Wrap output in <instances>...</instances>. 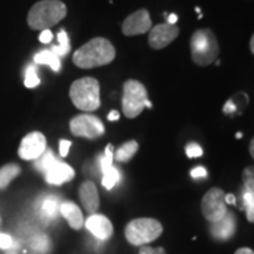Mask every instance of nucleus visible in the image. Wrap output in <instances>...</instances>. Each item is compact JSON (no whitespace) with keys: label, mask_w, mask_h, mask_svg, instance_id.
<instances>
[{"label":"nucleus","mask_w":254,"mask_h":254,"mask_svg":"<svg viewBox=\"0 0 254 254\" xmlns=\"http://www.w3.org/2000/svg\"><path fill=\"white\" fill-rule=\"evenodd\" d=\"M116 58V49L105 38H93L73 55V63L79 68H94L109 65Z\"/></svg>","instance_id":"obj_1"},{"label":"nucleus","mask_w":254,"mask_h":254,"mask_svg":"<svg viewBox=\"0 0 254 254\" xmlns=\"http://www.w3.org/2000/svg\"><path fill=\"white\" fill-rule=\"evenodd\" d=\"M67 14L62 0H40L32 6L27 14V24L34 31L50 30Z\"/></svg>","instance_id":"obj_2"},{"label":"nucleus","mask_w":254,"mask_h":254,"mask_svg":"<svg viewBox=\"0 0 254 254\" xmlns=\"http://www.w3.org/2000/svg\"><path fill=\"white\" fill-rule=\"evenodd\" d=\"M69 98L77 109L93 112L100 107L99 81L91 77L78 79L69 87Z\"/></svg>","instance_id":"obj_3"},{"label":"nucleus","mask_w":254,"mask_h":254,"mask_svg":"<svg viewBox=\"0 0 254 254\" xmlns=\"http://www.w3.org/2000/svg\"><path fill=\"white\" fill-rule=\"evenodd\" d=\"M190 53L193 63L198 66H208L218 59L220 49L214 33L209 28L195 31L190 38Z\"/></svg>","instance_id":"obj_4"},{"label":"nucleus","mask_w":254,"mask_h":254,"mask_svg":"<svg viewBox=\"0 0 254 254\" xmlns=\"http://www.w3.org/2000/svg\"><path fill=\"white\" fill-rule=\"evenodd\" d=\"M163 233V225L153 218H138L129 221L125 227V237L129 244L142 246L150 244Z\"/></svg>","instance_id":"obj_5"},{"label":"nucleus","mask_w":254,"mask_h":254,"mask_svg":"<svg viewBox=\"0 0 254 254\" xmlns=\"http://www.w3.org/2000/svg\"><path fill=\"white\" fill-rule=\"evenodd\" d=\"M147 100V90L140 81L127 80L124 84L123 112L127 118L138 117L144 111Z\"/></svg>","instance_id":"obj_6"},{"label":"nucleus","mask_w":254,"mask_h":254,"mask_svg":"<svg viewBox=\"0 0 254 254\" xmlns=\"http://www.w3.org/2000/svg\"><path fill=\"white\" fill-rule=\"evenodd\" d=\"M225 192L221 189L213 187L204 195L201 201V212L206 220L212 224L217 222L227 213V206L225 201Z\"/></svg>","instance_id":"obj_7"},{"label":"nucleus","mask_w":254,"mask_h":254,"mask_svg":"<svg viewBox=\"0 0 254 254\" xmlns=\"http://www.w3.org/2000/svg\"><path fill=\"white\" fill-rule=\"evenodd\" d=\"M69 129L74 136L95 139L105 133V126L98 117L92 114H80L69 122Z\"/></svg>","instance_id":"obj_8"},{"label":"nucleus","mask_w":254,"mask_h":254,"mask_svg":"<svg viewBox=\"0 0 254 254\" xmlns=\"http://www.w3.org/2000/svg\"><path fill=\"white\" fill-rule=\"evenodd\" d=\"M45 135L40 132H31L26 136H24L23 140H21L18 154L24 160H36L45 152Z\"/></svg>","instance_id":"obj_9"},{"label":"nucleus","mask_w":254,"mask_h":254,"mask_svg":"<svg viewBox=\"0 0 254 254\" xmlns=\"http://www.w3.org/2000/svg\"><path fill=\"white\" fill-rule=\"evenodd\" d=\"M152 28V20L147 9L141 8L133 12L123 23V33L127 37L144 34Z\"/></svg>","instance_id":"obj_10"},{"label":"nucleus","mask_w":254,"mask_h":254,"mask_svg":"<svg viewBox=\"0 0 254 254\" xmlns=\"http://www.w3.org/2000/svg\"><path fill=\"white\" fill-rule=\"evenodd\" d=\"M179 36V27L177 25L158 24L151 28L148 44L152 49L161 50L170 45Z\"/></svg>","instance_id":"obj_11"},{"label":"nucleus","mask_w":254,"mask_h":254,"mask_svg":"<svg viewBox=\"0 0 254 254\" xmlns=\"http://www.w3.org/2000/svg\"><path fill=\"white\" fill-rule=\"evenodd\" d=\"M74 170L69 165L62 163L58 159L47 168L45 172L46 182L51 185H63V184L71 182L74 178Z\"/></svg>","instance_id":"obj_12"},{"label":"nucleus","mask_w":254,"mask_h":254,"mask_svg":"<svg viewBox=\"0 0 254 254\" xmlns=\"http://www.w3.org/2000/svg\"><path fill=\"white\" fill-rule=\"evenodd\" d=\"M86 228L100 240L110 239L113 234L112 222L103 214H92L86 221Z\"/></svg>","instance_id":"obj_13"},{"label":"nucleus","mask_w":254,"mask_h":254,"mask_svg":"<svg viewBox=\"0 0 254 254\" xmlns=\"http://www.w3.org/2000/svg\"><path fill=\"white\" fill-rule=\"evenodd\" d=\"M79 198L84 208L86 209L88 214H95L99 209L100 199L98 194L97 186L93 182H85L81 184L80 189H79Z\"/></svg>","instance_id":"obj_14"},{"label":"nucleus","mask_w":254,"mask_h":254,"mask_svg":"<svg viewBox=\"0 0 254 254\" xmlns=\"http://www.w3.org/2000/svg\"><path fill=\"white\" fill-rule=\"evenodd\" d=\"M236 227V217H234V214L232 212H227L224 218L212 225L211 232L213 234V237L217 238V239L227 240L234 234Z\"/></svg>","instance_id":"obj_15"},{"label":"nucleus","mask_w":254,"mask_h":254,"mask_svg":"<svg viewBox=\"0 0 254 254\" xmlns=\"http://www.w3.org/2000/svg\"><path fill=\"white\" fill-rule=\"evenodd\" d=\"M59 212L62 213L63 217L67 220L68 225L73 228V230H80L82 224H84V217H82V213L80 208H79V206L71 201L63 202V204L59 206Z\"/></svg>","instance_id":"obj_16"},{"label":"nucleus","mask_w":254,"mask_h":254,"mask_svg":"<svg viewBox=\"0 0 254 254\" xmlns=\"http://www.w3.org/2000/svg\"><path fill=\"white\" fill-rule=\"evenodd\" d=\"M138 148L139 145L135 140L127 141L116 151V153L113 154V159H116L119 163H127L134 157V154L138 152Z\"/></svg>","instance_id":"obj_17"},{"label":"nucleus","mask_w":254,"mask_h":254,"mask_svg":"<svg viewBox=\"0 0 254 254\" xmlns=\"http://www.w3.org/2000/svg\"><path fill=\"white\" fill-rule=\"evenodd\" d=\"M34 63L40 64V65L50 66V67L56 72H58L60 67H62L60 58H58L55 53L51 52L49 50L41 51V52L37 53V55L34 56Z\"/></svg>","instance_id":"obj_18"},{"label":"nucleus","mask_w":254,"mask_h":254,"mask_svg":"<svg viewBox=\"0 0 254 254\" xmlns=\"http://www.w3.org/2000/svg\"><path fill=\"white\" fill-rule=\"evenodd\" d=\"M20 172L21 168L17 164H7L0 168V190H5Z\"/></svg>","instance_id":"obj_19"},{"label":"nucleus","mask_w":254,"mask_h":254,"mask_svg":"<svg viewBox=\"0 0 254 254\" xmlns=\"http://www.w3.org/2000/svg\"><path fill=\"white\" fill-rule=\"evenodd\" d=\"M58 200L55 196H46L45 199L41 200L40 204V213L46 219H55L59 212Z\"/></svg>","instance_id":"obj_20"},{"label":"nucleus","mask_w":254,"mask_h":254,"mask_svg":"<svg viewBox=\"0 0 254 254\" xmlns=\"http://www.w3.org/2000/svg\"><path fill=\"white\" fill-rule=\"evenodd\" d=\"M101 172H103V176H104L103 182H101L103 186L106 190H112L113 187L116 186V184L119 182V171L112 165V166L110 167L103 168Z\"/></svg>","instance_id":"obj_21"},{"label":"nucleus","mask_w":254,"mask_h":254,"mask_svg":"<svg viewBox=\"0 0 254 254\" xmlns=\"http://www.w3.org/2000/svg\"><path fill=\"white\" fill-rule=\"evenodd\" d=\"M58 46H52L51 49V52H53L55 55L60 58V57H65L71 50V45H69V40L67 37V33H66L65 30H60L58 34Z\"/></svg>","instance_id":"obj_22"},{"label":"nucleus","mask_w":254,"mask_h":254,"mask_svg":"<svg viewBox=\"0 0 254 254\" xmlns=\"http://www.w3.org/2000/svg\"><path fill=\"white\" fill-rule=\"evenodd\" d=\"M56 160L57 158L55 157V153H53L51 150H45V152H44L39 158L36 159V167L39 171H41V172L45 173L47 168L55 163Z\"/></svg>","instance_id":"obj_23"},{"label":"nucleus","mask_w":254,"mask_h":254,"mask_svg":"<svg viewBox=\"0 0 254 254\" xmlns=\"http://www.w3.org/2000/svg\"><path fill=\"white\" fill-rule=\"evenodd\" d=\"M40 84V79L37 74V69L33 65L28 66L25 73V86L27 88H34Z\"/></svg>","instance_id":"obj_24"},{"label":"nucleus","mask_w":254,"mask_h":254,"mask_svg":"<svg viewBox=\"0 0 254 254\" xmlns=\"http://www.w3.org/2000/svg\"><path fill=\"white\" fill-rule=\"evenodd\" d=\"M51 246V241L49 237L44 236V234H40V236L34 237L32 239V247L34 250L38 251V252H47Z\"/></svg>","instance_id":"obj_25"},{"label":"nucleus","mask_w":254,"mask_h":254,"mask_svg":"<svg viewBox=\"0 0 254 254\" xmlns=\"http://www.w3.org/2000/svg\"><path fill=\"white\" fill-rule=\"evenodd\" d=\"M244 205L246 209V217L250 222L254 221V193L245 192L244 194Z\"/></svg>","instance_id":"obj_26"},{"label":"nucleus","mask_w":254,"mask_h":254,"mask_svg":"<svg viewBox=\"0 0 254 254\" xmlns=\"http://www.w3.org/2000/svg\"><path fill=\"white\" fill-rule=\"evenodd\" d=\"M243 180L245 184L246 192H253L254 190V173L253 167H246L243 173Z\"/></svg>","instance_id":"obj_27"},{"label":"nucleus","mask_w":254,"mask_h":254,"mask_svg":"<svg viewBox=\"0 0 254 254\" xmlns=\"http://www.w3.org/2000/svg\"><path fill=\"white\" fill-rule=\"evenodd\" d=\"M202 153V148L200 147V145L195 144V142H190L186 146V154L189 158H199L201 157Z\"/></svg>","instance_id":"obj_28"},{"label":"nucleus","mask_w":254,"mask_h":254,"mask_svg":"<svg viewBox=\"0 0 254 254\" xmlns=\"http://www.w3.org/2000/svg\"><path fill=\"white\" fill-rule=\"evenodd\" d=\"M13 245V240L12 238L8 236V234L5 233H0V249H9Z\"/></svg>","instance_id":"obj_29"},{"label":"nucleus","mask_w":254,"mask_h":254,"mask_svg":"<svg viewBox=\"0 0 254 254\" xmlns=\"http://www.w3.org/2000/svg\"><path fill=\"white\" fill-rule=\"evenodd\" d=\"M139 254H166L163 247H157V249H152L150 246H142L139 250Z\"/></svg>","instance_id":"obj_30"},{"label":"nucleus","mask_w":254,"mask_h":254,"mask_svg":"<svg viewBox=\"0 0 254 254\" xmlns=\"http://www.w3.org/2000/svg\"><path fill=\"white\" fill-rule=\"evenodd\" d=\"M72 142L69 140H65V139H63V140H60L59 142V152H60V155L62 157H66V155L68 154V151H69V147H71Z\"/></svg>","instance_id":"obj_31"},{"label":"nucleus","mask_w":254,"mask_h":254,"mask_svg":"<svg viewBox=\"0 0 254 254\" xmlns=\"http://www.w3.org/2000/svg\"><path fill=\"white\" fill-rule=\"evenodd\" d=\"M52 39H53V34L50 30H44L43 32H41V34L39 37V40L41 41V43L49 44V43H51V41H52Z\"/></svg>","instance_id":"obj_32"},{"label":"nucleus","mask_w":254,"mask_h":254,"mask_svg":"<svg viewBox=\"0 0 254 254\" xmlns=\"http://www.w3.org/2000/svg\"><path fill=\"white\" fill-rule=\"evenodd\" d=\"M206 174H207V172H206V170L204 167L199 166V167H195L194 170L190 171V176H192V178H205Z\"/></svg>","instance_id":"obj_33"},{"label":"nucleus","mask_w":254,"mask_h":254,"mask_svg":"<svg viewBox=\"0 0 254 254\" xmlns=\"http://www.w3.org/2000/svg\"><path fill=\"white\" fill-rule=\"evenodd\" d=\"M234 111H236V106H234L233 103H232L231 100H228L227 104L225 105V107H224V112L231 113V112H234Z\"/></svg>","instance_id":"obj_34"},{"label":"nucleus","mask_w":254,"mask_h":254,"mask_svg":"<svg viewBox=\"0 0 254 254\" xmlns=\"http://www.w3.org/2000/svg\"><path fill=\"white\" fill-rule=\"evenodd\" d=\"M119 117H120V114L118 111L113 110V111H111V113L109 114V117H107V119H109L110 122H116V120H119Z\"/></svg>","instance_id":"obj_35"},{"label":"nucleus","mask_w":254,"mask_h":254,"mask_svg":"<svg viewBox=\"0 0 254 254\" xmlns=\"http://www.w3.org/2000/svg\"><path fill=\"white\" fill-rule=\"evenodd\" d=\"M178 21V15L177 14H174V13H172V14H170L167 17V24H170V25H176V23Z\"/></svg>","instance_id":"obj_36"},{"label":"nucleus","mask_w":254,"mask_h":254,"mask_svg":"<svg viewBox=\"0 0 254 254\" xmlns=\"http://www.w3.org/2000/svg\"><path fill=\"white\" fill-rule=\"evenodd\" d=\"M225 201H226V204L236 205V196H234L233 194L225 195Z\"/></svg>","instance_id":"obj_37"},{"label":"nucleus","mask_w":254,"mask_h":254,"mask_svg":"<svg viewBox=\"0 0 254 254\" xmlns=\"http://www.w3.org/2000/svg\"><path fill=\"white\" fill-rule=\"evenodd\" d=\"M234 254H254V252L251 249H247V247H244V249L237 250V252Z\"/></svg>","instance_id":"obj_38"},{"label":"nucleus","mask_w":254,"mask_h":254,"mask_svg":"<svg viewBox=\"0 0 254 254\" xmlns=\"http://www.w3.org/2000/svg\"><path fill=\"white\" fill-rule=\"evenodd\" d=\"M250 49H251V52L254 53V36L251 37V41H250Z\"/></svg>","instance_id":"obj_39"},{"label":"nucleus","mask_w":254,"mask_h":254,"mask_svg":"<svg viewBox=\"0 0 254 254\" xmlns=\"http://www.w3.org/2000/svg\"><path fill=\"white\" fill-rule=\"evenodd\" d=\"M254 140L252 139V140H251V144H250V152H251V155H254Z\"/></svg>","instance_id":"obj_40"},{"label":"nucleus","mask_w":254,"mask_h":254,"mask_svg":"<svg viewBox=\"0 0 254 254\" xmlns=\"http://www.w3.org/2000/svg\"><path fill=\"white\" fill-rule=\"evenodd\" d=\"M241 136H243V134H241V133H237V138H238V139H240Z\"/></svg>","instance_id":"obj_41"}]
</instances>
